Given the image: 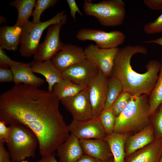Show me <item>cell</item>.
Listing matches in <instances>:
<instances>
[{"instance_id": "f546056e", "label": "cell", "mask_w": 162, "mask_h": 162, "mask_svg": "<svg viewBox=\"0 0 162 162\" xmlns=\"http://www.w3.org/2000/svg\"><path fill=\"white\" fill-rule=\"evenodd\" d=\"M151 116L155 138H162V104Z\"/></svg>"}, {"instance_id": "ac0fdd59", "label": "cell", "mask_w": 162, "mask_h": 162, "mask_svg": "<svg viewBox=\"0 0 162 162\" xmlns=\"http://www.w3.org/2000/svg\"><path fill=\"white\" fill-rule=\"evenodd\" d=\"M162 153V138H156L151 143L128 157L125 162H159Z\"/></svg>"}, {"instance_id": "d6a6232c", "label": "cell", "mask_w": 162, "mask_h": 162, "mask_svg": "<svg viewBox=\"0 0 162 162\" xmlns=\"http://www.w3.org/2000/svg\"><path fill=\"white\" fill-rule=\"evenodd\" d=\"M5 123L0 121V142L7 143L10 134V128L6 126Z\"/></svg>"}, {"instance_id": "e575fe53", "label": "cell", "mask_w": 162, "mask_h": 162, "mask_svg": "<svg viewBox=\"0 0 162 162\" xmlns=\"http://www.w3.org/2000/svg\"><path fill=\"white\" fill-rule=\"evenodd\" d=\"M66 2L68 4L70 9V16L75 21H76V12L78 13L82 16L83 15L77 4L75 0H66Z\"/></svg>"}, {"instance_id": "2e32d148", "label": "cell", "mask_w": 162, "mask_h": 162, "mask_svg": "<svg viewBox=\"0 0 162 162\" xmlns=\"http://www.w3.org/2000/svg\"><path fill=\"white\" fill-rule=\"evenodd\" d=\"M32 65V62L29 63L18 62L10 67L15 84H23L38 87L44 83V79L34 74Z\"/></svg>"}, {"instance_id": "ee69618b", "label": "cell", "mask_w": 162, "mask_h": 162, "mask_svg": "<svg viewBox=\"0 0 162 162\" xmlns=\"http://www.w3.org/2000/svg\"><path fill=\"white\" fill-rule=\"evenodd\" d=\"M21 162H28L26 160H22V161Z\"/></svg>"}, {"instance_id": "5bb4252c", "label": "cell", "mask_w": 162, "mask_h": 162, "mask_svg": "<svg viewBox=\"0 0 162 162\" xmlns=\"http://www.w3.org/2000/svg\"><path fill=\"white\" fill-rule=\"evenodd\" d=\"M84 49L73 44H64L52 58L51 61L62 72L69 67L86 59Z\"/></svg>"}, {"instance_id": "6da1fadb", "label": "cell", "mask_w": 162, "mask_h": 162, "mask_svg": "<svg viewBox=\"0 0 162 162\" xmlns=\"http://www.w3.org/2000/svg\"><path fill=\"white\" fill-rule=\"evenodd\" d=\"M60 100L48 91L20 84L0 96V121L18 124L36 136L42 157L54 154L69 131L59 110Z\"/></svg>"}, {"instance_id": "3957f363", "label": "cell", "mask_w": 162, "mask_h": 162, "mask_svg": "<svg viewBox=\"0 0 162 162\" xmlns=\"http://www.w3.org/2000/svg\"><path fill=\"white\" fill-rule=\"evenodd\" d=\"M148 96H132L121 114L116 117L114 132L122 134L139 131L150 123Z\"/></svg>"}, {"instance_id": "5b68a950", "label": "cell", "mask_w": 162, "mask_h": 162, "mask_svg": "<svg viewBox=\"0 0 162 162\" xmlns=\"http://www.w3.org/2000/svg\"><path fill=\"white\" fill-rule=\"evenodd\" d=\"M125 3L122 0H107L97 3L85 0L83 10L87 15L94 16L102 26H120L126 15Z\"/></svg>"}, {"instance_id": "83f0119b", "label": "cell", "mask_w": 162, "mask_h": 162, "mask_svg": "<svg viewBox=\"0 0 162 162\" xmlns=\"http://www.w3.org/2000/svg\"><path fill=\"white\" fill-rule=\"evenodd\" d=\"M58 1V0H37L32 14V22L34 23L40 22V16L43 12L47 8L54 6Z\"/></svg>"}, {"instance_id": "9c48e42d", "label": "cell", "mask_w": 162, "mask_h": 162, "mask_svg": "<svg viewBox=\"0 0 162 162\" xmlns=\"http://www.w3.org/2000/svg\"><path fill=\"white\" fill-rule=\"evenodd\" d=\"M62 25H52L47 29L44 41L39 44L33 55L34 62H41L50 60L63 47L64 44L60 38V31Z\"/></svg>"}, {"instance_id": "277c9868", "label": "cell", "mask_w": 162, "mask_h": 162, "mask_svg": "<svg viewBox=\"0 0 162 162\" xmlns=\"http://www.w3.org/2000/svg\"><path fill=\"white\" fill-rule=\"evenodd\" d=\"M10 134L7 144L12 162H21L26 158L34 157L38 139L28 128L20 124H10Z\"/></svg>"}, {"instance_id": "484cf974", "label": "cell", "mask_w": 162, "mask_h": 162, "mask_svg": "<svg viewBox=\"0 0 162 162\" xmlns=\"http://www.w3.org/2000/svg\"><path fill=\"white\" fill-rule=\"evenodd\" d=\"M123 91L122 85L118 80L112 76L108 78L104 108H111L115 100Z\"/></svg>"}, {"instance_id": "8d00e7d4", "label": "cell", "mask_w": 162, "mask_h": 162, "mask_svg": "<svg viewBox=\"0 0 162 162\" xmlns=\"http://www.w3.org/2000/svg\"><path fill=\"white\" fill-rule=\"evenodd\" d=\"M4 143L0 142V162H12L10 154L6 150Z\"/></svg>"}, {"instance_id": "44dd1931", "label": "cell", "mask_w": 162, "mask_h": 162, "mask_svg": "<svg viewBox=\"0 0 162 162\" xmlns=\"http://www.w3.org/2000/svg\"><path fill=\"white\" fill-rule=\"evenodd\" d=\"M22 32V28L15 25L2 26L0 28V48L16 50L20 44Z\"/></svg>"}, {"instance_id": "f35d334b", "label": "cell", "mask_w": 162, "mask_h": 162, "mask_svg": "<svg viewBox=\"0 0 162 162\" xmlns=\"http://www.w3.org/2000/svg\"><path fill=\"white\" fill-rule=\"evenodd\" d=\"M146 44H154L162 46V37L157 38L145 41L142 42Z\"/></svg>"}, {"instance_id": "4316f807", "label": "cell", "mask_w": 162, "mask_h": 162, "mask_svg": "<svg viewBox=\"0 0 162 162\" xmlns=\"http://www.w3.org/2000/svg\"><path fill=\"white\" fill-rule=\"evenodd\" d=\"M116 117L111 108H104L99 116L101 124L107 136L114 133Z\"/></svg>"}, {"instance_id": "8992f818", "label": "cell", "mask_w": 162, "mask_h": 162, "mask_svg": "<svg viewBox=\"0 0 162 162\" xmlns=\"http://www.w3.org/2000/svg\"><path fill=\"white\" fill-rule=\"evenodd\" d=\"M67 16L64 11L58 12L50 19L38 23L28 21L22 27L19 52L23 57H29L35 54L39 44L43 32L50 26L67 22Z\"/></svg>"}, {"instance_id": "f1b7e54d", "label": "cell", "mask_w": 162, "mask_h": 162, "mask_svg": "<svg viewBox=\"0 0 162 162\" xmlns=\"http://www.w3.org/2000/svg\"><path fill=\"white\" fill-rule=\"evenodd\" d=\"M132 97L130 93L123 91L116 99L111 109L116 117L121 114L130 100Z\"/></svg>"}, {"instance_id": "603a6c76", "label": "cell", "mask_w": 162, "mask_h": 162, "mask_svg": "<svg viewBox=\"0 0 162 162\" xmlns=\"http://www.w3.org/2000/svg\"><path fill=\"white\" fill-rule=\"evenodd\" d=\"M87 87L86 86L76 84L64 78L54 85L52 93L60 100L77 94Z\"/></svg>"}, {"instance_id": "7402d4cb", "label": "cell", "mask_w": 162, "mask_h": 162, "mask_svg": "<svg viewBox=\"0 0 162 162\" xmlns=\"http://www.w3.org/2000/svg\"><path fill=\"white\" fill-rule=\"evenodd\" d=\"M130 135L129 133H113L104 139L107 142L113 158V162H125V150L126 140Z\"/></svg>"}, {"instance_id": "1f68e13d", "label": "cell", "mask_w": 162, "mask_h": 162, "mask_svg": "<svg viewBox=\"0 0 162 162\" xmlns=\"http://www.w3.org/2000/svg\"><path fill=\"white\" fill-rule=\"evenodd\" d=\"M4 50L0 48V67L8 68L18 62L12 60L4 51Z\"/></svg>"}, {"instance_id": "7c38bea8", "label": "cell", "mask_w": 162, "mask_h": 162, "mask_svg": "<svg viewBox=\"0 0 162 162\" xmlns=\"http://www.w3.org/2000/svg\"><path fill=\"white\" fill-rule=\"evenodd\" d=\"M73 120H84L92 117L87 87L77 94L60 100Z\"/></svg>"}, {"instance_id": "d590c367", "label": "cell", "mask_w": 162, "mask_h": 162, "mask_svg": "<svg viewBox=\"0 0 162 162\" xmlns=\"http://www.w3.org/2000/svg\"><path fill=\"white\" fill-rule=\"evenodd\" d=\"M143 2L151 9L156 10H162V0H144Z\"/></svg>"}, {"instance_id": "b9f144b4", "label": "cell", "mask_w": 162, "mask_h": 162, "mask_svg": "<svg viewBox=\"0 0 162 162\" xmlns=\"http://www.w3.org/2000/svg\"><path fill=\"white\" fill-rule=\"evenodd\" d=\"M107 162H113V158H110Z\"/></svg>"}, {"instance_id": "4dcf8cb0", "label": "cell", "mask_w": 162, "mask_h": 162, "mask_svg": "<svg viewBox=\"0 0 162 162\" xmlns=\"http://www.w3.org/2000/svg\"><path fill=\"white\" fill-rule=\"evenodd\" d=\"M143 31L149 34L162 33V13L153 21L146 24L144 26Z\"/></svg>"}, {"instance_id": "e0dca14e", "label": "cell", "mask_w": 162, "mask_h": 162, "mask_svg": "<svg viewBox=\"0 0 162 162\" xmlns=\"http://www.w3.org/2000/svg\"><path fill=\"white\" fill-rule=\"evenodd\" d=\"M83 151L85 154L105 162L112 157L107 142L102 139L79 140Z\"/></svg>"}, {"instance_id": "d6986e66", "label": "cell", "mask_w": 162, "mask_h": 162, "mask_svg": "<svg viewBox=\"0 0 162 162\" xmlns=\"http://www.w3.org/2000/svg\"><path fill=\"white\" fill-rule=\"evenodd\" d=\"M57 151L58 162H76L84 154L79 140L70 133Z\"/></svg>"}, {"instance_id": "7a4b0ae2", "label": "cell", "mask_w": 162, "mask_h": 162, "mask_svg": "<svg viewBox=\"0 0 162 162\" xmlns=\"http://www.w3.org/2000/svg\"><path fill=\"white\" fill-rule=\"evenodd\" d=\"M148 50L140 45H128L120 48L114 61L111 76L117 78L122 85L123 91L132 96L146 94L148 96L154 88L158 79L160 62L153 60L146 65V72L140 74L133 70L131 59L139 53L147 54Z\"/></svg>"}, {"instance_id": "cb8c5ba5", "label": "cell", "mask_w": 162, "mask_h": 162, "mask_svg": "<svg viewBox=\"0 0 162 162\" xmlns=\"http://www.w3.org/2000/svg\"><path fill=\"white\" fill-rule=\"evenodd\" d=\"M35 0H15L9 4L16 8L18 12V17L15 25L22 27L32 15Z\"/></svg>"}, {"instance_id": "836d02e7", "label": "cell", "mask_w": 162, "mask_h": 162, "mask_svg": "<svg viewBox=\"0 0 162 162\" xmlns=\"http://www.w3.org/2000/svg\"><path fill=\"white\" fill-rule=\"evenodd\" d=\"M13 81V75L11 70L8 68L0 67V82H8Z\"/></svg>"}, {"instance_id": "d4e9b609", "label": "cell", "mask_w": 162, "mask_h": 162, "mask_svg": "<svg viewBox=\"0 0 162 162\" xmlns=\"http://www.w3.org/2000/svg\"><path fill=\"white\" fill-rule=\"evenodd\" d=\"M159 74L153 90L148 96L151 116L162 104V57L160 62Z\"/></svg>"}, {"instance_id": "60d3db41", "label": "cell", "mask_w": 162, "mask_h": 162, "mask_svg": "<svg viewBox=\"0 0 162 162\" xmlns=\"http://www.w3.org/2000/svg\"><path fill=\"white\" fill-rule=\"evenodd\" d=\"M37 162H47L44 160L42 159L41 158L40 160L38 161Z\"/></svg>"}, {"instance_id": "ffe728a7", "label": "cell", "mask_w": 162, "mask_h": 162, "mask_svg": "<svg viewBox=\"0 0 162 162\" xmlns=\"http://www.w3.org/2000/svg\"><path fill=\"white\" fill-rule=\"evenodd\" d=\"M33 73L41 74L45 78L48 84V89L52 92L53 86L64 78L62 72L55 66L51 60L41 62H32Z\"/></svg>"}, {"instance_id": "7bdbcfd3", "label": "cell", "mask_w": 162, "mask_h": 162, "mask_svg": "<svg viewBox=\"0 0 162 162\" xmlns=\"http://www.w3.org/2000/svg\"><path fill=\"white\" fill-rule=\"evenodd\" d=\"M159 162H162V153L161 156V157H160Z\"/></svg>"}, {"instance_id": "4fadbf2b", "label": "cell", "mask_w": 162, "mask_h": 162, "mask_svg": "<svg viewBox=\"0 0 162 162\" xmlns=\"http://www.w3.org/2000/svg\"><path fill=\"white\" fill-rule=\"evenodd\" d=\"M99 69L86 59L62 72L64 78L76 84L87 86L99 71Z\"/></svg>"}, {"instance_id": "8fae6325", "label": "cell", "mask_w": 162, "mask_h": 162, "mask_svg": "<svg viewBox=\"0 0 162 162\" xmlns=\"http://www.w3.org/2000/svg\"><path fill=\"white\" fill-rule=\"evenodd\" d=\"M68 128L70 133L79 140L104 139L107 136L99 117L81 121L73 119Z\"/></svg>"}, {"instance_id": "ab89813d", "label": "cell", "mask_w": 162, "mask_h": 162, "mask_svg": "<svg viewBox=\"0 0 162 162\" xmlns=\"http://www.w3.org/2000/svg\"><path fill=\"white\" fill-rule=\"evenodd\" d=\"M42 159L47 162H58L56 159L54 154L48 157H42Z\"/></svg>"}, {"instance_id": "52a82bcc", "label": "cell", "mask_w": 162, "mask_h": 162, "mask_svg": "<svg viewBox=\"0 0 162 162\" xmlns=\"http://www.w3.org/2000/svg\"><path fill=\"white\" fill-rule=\"evenodd\" d=\"M76 37L80 41H93L98 47L105 49L118 47L124 42L126 38L124 33L119 30L108 32L99 29L84 28L78 32Z\"/></svg>"}, {"instance_id": "74e56055", "label": "cell", "mask_w": 162, "mask_h": 162, "mask_svg": "<svg viewBox=\"0 0 162 162\" xmlns=\"http://www.w3.org/2000/svg\"><path fill=\"white\" fill-rule=\"evenodd\" d=\"M76 162H107L103 161L89 155L84 154Z\"/></svg>"}, {"instance_id": "30bf717a", "label": "cell", "mask_w": 162, "mask_h": 162, "mask_svg": "<svg viewBox=\"0 0 162 162\" xmlns=\"http://www.w3.org/2000/svg\"><path fill=\"white\" fill-rule=\"evenodd\" d=\"M108 78L100 70L87 86L92 117L98 118L106 104Z\"/></svg>"}, {"instance_id": "ba28073f", "label": "cell", "mask_w": 162, "mask_h": 162, "mask_svg": "<svg viewBox=\"0 0 162 162\" xmlns=\"http://www.w3.org/2000/svg\"><path fill=\"white\" fill-rule=\"evenodd\" d=\"M119 47L101 49L91 44L84 49L86 58L95 66L106 77L111 76L114 61L118 53Z\"/></svg>"}, {"instance_id": "9a60e30c", "label": "cell", "mask_w": 162, "mask_h": 162, "mask_svg": "<svg viewBox=\"0 0 162 162\" xmlns=\"http://www.w3.org/2000/svg\"><path fill=\"white\" fill-rule=\"evenodd\" d=\"M156 138L153 124L146 127L127 138L125 146L126 156L131 154L153 142Z\"/></svg>"}]
</instances>
